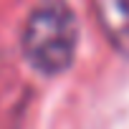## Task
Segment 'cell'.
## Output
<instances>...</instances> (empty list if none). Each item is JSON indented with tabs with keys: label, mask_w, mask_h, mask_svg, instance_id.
I'll use <instances>...</instances> for the list:
<instances>
[{
	"label": "cell",
	"mask_w": 129,
	"mask_h": 129,
	"mask_svg": "<svg viewBox=\"0 0 129 129\" xmlns=\"http://www.w3.org/2000/svg\"><path fill=\"white\" fill-rule=\"evenodd\" d=\"M79 20L66 0H41L23 28V53L41 74L56 76L74 61Z\"/></svg>",
	"instance_id": "1"
},
{
	"label": "cell",
	"mask_w": 129,
	"mask_h": 129,
	"mask_svg": "<svg viewBox=\"0 0 129 129\" xmlns=\"http://www.w3.org/2000/svg\"><path fill=\"white\" fill-rule=\"evenodd\" d=\"M109 43L129 58V0H91Z\"/></svg>",
	"instance_id": "2"
}]
</instances>
